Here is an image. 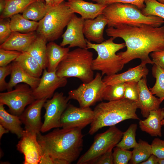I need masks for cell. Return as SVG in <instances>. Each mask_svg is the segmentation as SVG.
I'll use <instances>...</instances> for the list:
<instances>
[{"instance_id":"52","label":"cell","mask_w":164,"mask_h":164,"mask_svg":"<svg viewBox=\"0 0 164 164\" xmlns=\"http://www.w3.org/2000/svg\"><path fill=\"white\" fill-rule=\"evenodd\" d=\"M159 164H164V159H159Z\"/></svg>"},{"instance_id":"41","label":"cell","mask_w":164,"mask_h":164,"mask_svg":"<svg viewBox=\"0 0 164 164\" xmlns=\"http://www.w3.org/2000/svg\"><path fill=\"white\" fill-rule=\"evenodd\" d=\"M12 63L4 67H0V91L7 90L8 83L5 81L6 77L10 74L12 71Z\"/></svg>"},{"instance_id":"47","label":"cell","mask_w":164,"mask_h":164,"mask_svg":"<svg viewBox=\"0 0 164 164\" xmlns=\"http://www.w3.org/2000/svg\"><path fill=\"white\" fill-rule=\"evenodd\" d=\"M9 131L6 129L2 125L0 124V139L2 138L3 135L8 133Z\"/></svg>"},{"instance_id":"11","label":"cell","mask_w":164,"mask_h":164,"mask_svg":"<svg viewBox=\"0 0 164 164\" xmlns=\"http://www.w3.org/2000/svg\"><path fill=\"white\" fill-rule=\"evenodd\" d=\"M69 100L62 92L54 93L52 98L46 100L43 106L45 113L41 132L44 133L53 128H60L61 118Z\"/></svg>"},{"instance_id":"37","label":"cell","mask_w":164,"mask_h":164,"mask_svg":"<svg viewBox=\"0 0 164 164\" xmlns=\"http://www.w3.org/2000/svg\"><path fill=\"white\" fill-rule=\"evenodd\" d=\"M138 82L132 81L125 83L124 98L136 102L137 101Z\"/></svg>"},{"instance_id":"7","label":"cell","mask_w":164,"mask_h":164,"mask_svg":"<svg viewBox=\"0 0 164 164\" xmlns=\"http://www.w3.org/2000/svg\"><path fill=\"white\" fill-rule=\"evenodd\" d=\"M73 14L65 2L49 8L45 16L38 22L37 34L47 41L57 39Z\"/></svg>"},{"instance_id":"16","label":"cell","mask_w":164,"mask_h":164,"mask_svg":"<svg viewBox=\"0 0 164 164\" xmlns=\"http://www.w3.org/2000/svg\"><path fill=\"white\" fill-rule=\"evenodd\" d=\"M47 99L35 100L25 109L19 116L25 130L38 134L41 132L43 123L41 121V111Z\"/></svg>"},{"instance_id":"8","label":"cell","mask_w":164,"mask_h":164,"mask_svg":"<svg viewBox=\"0 0 164 164\" xmlns=\"http://www.w3.org/2000/svg\"><path fill=\"white\" fill-rule=\"evenodd\" d=\"M123 133L113 125L95 136L92 145L78 160L77 164H94L102 155L112 150L121 139Z\"/></svg>"},{"instance_id":"33","label":"cell","mask_w":164,"mask_h":164,"mask_svg":"<svg viewBox=\"0 0 164 164\" xmlns=\"http://www.w3.org/2000/svg\"><path fill=\"white\" fill-rule=\"evenodd\" d=\"M137 125L132 124L127 129L123 132L122 138L116 146L125 150L134 148L136 146L138 143L136 140V133Z\"/></svg>"},{"instance_id":"36","label":"cell","mask_w":164,"mask_h":164,"mask_svg":"<svg viewBox=\"0 0 164 164\" xmlns=\"http://www.w3.org/2000/svg\"><path fill=\"white\" fill-rule=\"evenodd\" d=\"M132 151L120 148L117 146L113 152L114 164H127L132 156Z\"/></svg>"},{"instance_id":"27","label":"cell","mask_w":164,"mask_h":164,"mask_svg":"<svg viewBox=\"0 0 164 164\" xmlns=\"http://www.w3.org/2000/svg\"><path fill=\"white\" fill-rule=\"evenodd\" d=\"M10 26L12 32L27 33L36 30L39 22L28 19L19 14L10 17Z\"/></svg>"},{"instance_id":"6","label":"cell","mask_w":164,"mask_h":164,"mask_svg":"<svg viewBox=\"0 0 164 164\" xmlns=\"http://www.w3.org/2000/svg\"><path fill=\"white\" fill-rule=\"evenodd\" d=\"M112 37L100 43H93L86 39L87 48L94 50L97 57L93 59L91 67L93 70L100 71L103 76L116 74L121 70L125 64L121 56L116 53L125 46V43H117Z\"/></svg>"},{"instance_id":"49","label":"cell","mask_w":164,"mask_h":164,"mask_svg":"<svg viewBox=\"0 0 164 164\" xmlns=\"http://www.w3.org/2000/svg\"><path fill=\"white\" fill-rule=\"evenodd\" d=\"M45 3L48 8H50L54 6L53 0H44Z\"/></svg>"},{"instance_id":"32","label":"cell","mask_w":164,"mask_h":164,"mask_svg":"<svg viewBox=\"0 0 164 164\" xmlns=\"http://www.w3.org/2000/svg\"><path fill=\"white\" fill-rule=\"evenodd\" d=\"M152 71L156 81L154 86L149 89L153 95H155L162 102L164 100V70L154 64Z\"/></svg>"},{"instance_id":"40","label":"cell","mask_w":164,"mask_h":164,"mask_svg":"<svg viewBox=\"0 0 164 164\" xmlns=\"http://www.w3.org/2000/svg\"><path fill=\"white\" fill-rule=\"evenodd\" d=\"M152 154L159 159H164V140L155 138L151 144Z\"/></svg>"},{"instance_id":"9","label":"cell","mask_w":164,"mask_h":164,"mask_svg":"<svg viewBox=\"0 0 164 164\" xmlns=\"http://www.w3.org/2000/svg\"><path fill=\"white\" fill-rule=\"evenodd\" d=\"M106 86L102 75L97 73L91 81L83 83L77 88L70 91L67 97L69 100L77 101L80 107H90L103 100V93Z\"/></svg>"},{"instance_id":"24","label":"cell","mask_w":164,"mask_h":164,"mask_svg":"<svg viewBox=\"0 0 164 164\" xmlns=\"http://www.w3.org/2000/svg\"><path fill=\"white\" fill-rule=\"evenodd\" d=\"M69 48L68 47L62 46L53 41L48 43L46 50L47 70L48 72L56 70L60 63L70 51Z\"/></svg>"},{"instance_id":"10","label":"cell","mask_w":164,"mask_h":164,"mask_svg":"<svg viewBox=\"0 0 164 164\" xmlns=\"http://www.w3.org/2000/svg\"><path fill=\"white\" fill-rule=\"evenodd\" d=\"M14 90L0 93V104L7 105L12 114L19 116L26 107L35 100L33 90L28 85L18 84Z\"/></svg>"},{"instance_id":"44","label":"cell","mask_w":164,"mask_h":164,"mask_svg":"<svg viewBox=\"0 0 164 164\" xmlns=\"http://www.w3.org/2000/svg\"><path fill=\"white\" fill-rule=\"evenodd\" d=\"M112 150H110L102 155L96 160L94 164H114Z\"/></svg>"},{"instance_id":"38","label":"cell","mask_w":164,"mask_h":164,"mask_svg":"<svg viewBox=\"0 0 164 164\" xmlns=\"http://www.w3.org/2000/svg\"><path fill=\"white\" fill-rule=\"evenodd\" d=\"M21 52L0 49V67L6 66L14 61Z\"/></svg>"},{"instance_id":"34","label":"cell","mask_w":164,"mask_h":164,"mask_svg":"<svg viewBox=\"0 0 164 164\" xmlns=\"http://www.w3.org/2000/svg\"><path fill=\"white\" fill-rule=\"evenodd\" d=\"M125 83L106 86L103 93V100L108 101L124 98Z\"/></svg>"},{"instance_id":"19","label":"cell","mask_w":164,"mask_h":164,"mask_svg":"<svg viewBox=\"0 0 164 164\" xmlns=\"http://www.w3.org/2000/svg\"><path fill=\"white\" fill-rule=\"evenodd\" d=\"M65 2L73 13L80 14L85 20L94 19L102 14L103 10L108 5L94 3L83 0H69Z\"/></svg>"},{"instance_id":"3","label":"cell","mask_w":164,"mask_h":164,"mask_svg":"<svg viewBox=\"0 0 164 164\" xmlns=\"http://www.w3.org/2000/svg\"><path fill=\"white\" fill-rule=\"evenodd\" d=\"M137 102L125 98L102 102L94 108V118L88 133L93 135L103 127L115 125L129 119L139 120L136 114Z\"/></svg>"},{"instance_id":"55","label":"cell","mask_w":164,"mask_h":164,"mask_svg":"<svg viewBox=\"0 0 164 164\" xmlns=\"http://www.w3.org/2000/svg\"><path fill=\"white\" fill-rule=\"evenodd\" d=\"M36 1L38 2H43L45 3V2L44 0H36Z\"/></svg>"},{"instance_id":"13","label":"cell","mask_w":164,"mask_h":164,"mask_svg":"<svg viewBox=\"0 0 164 164\" xmlns=\"http://www.w3.org/2000/svg\"><path fill=\"white\" fill-rule=\"evenodd\" d=\"M67 83V78L58 76L56 70L48 72L44 69L38 85L33 90L35 99L51 98L57 89L65 87Z\"/></svg>"},{"instance_id":"39","label":"cell","mask_w":164,"mask_h":164,"mask_svg":"<svg viewBox=\"0 0 164 164\" xmlns=\"http://www.w3.org/2000/svg\"><path fill=\"white\" fill-rule=\"evenodd\" d=\"M12 32L10 26V19L9 18H0V45L4 43L7 39Z\"/></svg>"},{"instance_id":"43","label":"cell","mask_w":164,"mask_h":164,"mask_svg":"<svg viewBox=\"0 0 164 164\" xmlns=\"http://www.w3.org/2000/svg\"><path fill=\"white\" fill-rule=\"evenodd\" d=\"M145 0H106L105 4L107 5L114 3L129 4L137 6L142 10L145 6L144 4Z\"/></svg>"},{"instance_id":"20","label":"cell","mask_w":164,"mask_h":164,"mask_svg":"<svg viewBox=\"0 0 164 164\" xmlns=\"http://www.w3.org/2000/svg\"><path fill=\"white\" fill-rule=\"evenodd\" d=\"M37 36L34 32L27 33L12 32L7 39L0 45V49L26 52Z\"/></svg>"},{"instance_id":"1","label":"cell","mask_w":164,"mask_h":164,"mask_svg":"<svg viewBox=\"0 0 164 164\" xmlns=\"http://www.w3.org/2000/svg\"><path fill=\"white\" fill-rule=\"evenodd\" d=\"M108 36L123 39L127 47L124 52L117 53L125 64L133 60L139 59L141 63H153L149 55L164 49V25L154 27L147 25L133 26L122 24L110 27L105 30Z\"/></svg>"},{"instance_id":"28","label":"cell","mask_w":164,"mask_h":164,"mask_svg":"<svg viewBox=\"0 0 164 164\" xmlns=\"http://www.w3.org/2000/svg\"><path fill=\"white\" fill-rule=\"evenodd\" d=\"M18 63L22 67L31 75L40 77L43 69L37 60L27 52L21 53L14 61Z\"/></svg>"},{"instance_id":"18","label":"cell","mask_w":164,"mask_h":164,"mask_svg":"<svg viewBox=\"0 0 164 164\" xmlns=\"http://www.w3.org/2000/svg\"><path fill=\"white\" fill-rule=\"evenodd\" d=\"M148 73L146 64L141 63L123 73L106 76L102 80L106 86L132 81L138 82L142 78H146Z\"/></svg>"},{"instance_id":"50","label":"cell","mask_w":164,"mask_h":164,"mask_svg":"<svg viewBox=\"0 0 164 164\" xmlns=\"http://www.w3.org/2000/svg\"><path fill=\"white\" fill-rule=\"evenodd\" d=\"M65 0H67L68 1L69 0H53L54 6L59 5L63 2Z\"/></svg>"},{"instance_id":"22","label":"cell","mask_w":164,"mask_h":164,"mask_svg":"<svg viewBox=\"0 0 164 164\" xmlns=\"http://www.w3.org/2000/svg\"><path fill=\"white\" fill-rule=\"evenodd\" d=\"M11 63L12 71L10 80L8 83L7 91L12 90L13 87L20 83L29 85L32 90L37 87L40 81V77L31 75L16 61H13Z\"/></svg>"},{"instance_id":"53","label":"cell","mask_w":164,"mask_h":164,"mask_svg":"<svg viewBox=\"0 0 164 164\" xmlns=\"http://www.w3.org/2000/svg\"><path fill=\"white\" fill-rule=\"evenodd\" d=\"M158 2L162 4H164V0H156Z\"/></svg>"},{"instance_id":"25","label":"cell","mask_w":164,"mask_h":164,"mask_svg":"<svg viewBox=\"0 0 164 164\" xmlns=\"http://www.w3.org/2000/svg\"><path fill=\"white\" fill-rule=\"evenodd\" d=\"M3 104H0V124L18 138H21L24 130L21 127L22 123L19 117L10 114L5 109Z\"/></svg>"},{"instance_id":"51","label":"cell","mask_w":164,"mask_h":164,"mask_svg":"<svg viewBox=\"0 0 164 164\" xmlns=\"http://www.w3.org/2000/svg\"><path fill=\"white\" fill-rule=\"evenodd\" d=\"M96 2L99 4H105V2L106 0H91Z\"/></svg>"},{"instance_id":"2","label":"cell","mask_w":164,"mask_h":164,"mask_svg":"<svg viewBox=\"0 0 164 164\" xmlns=\"http://www.w3.org/2000/svg\"><path fill=\"white\" fill-rule=\"evenodd\" d=\"M83 136L82 129L77 128H58L45 135L37 134L44 153L68 164L79 158L83 149Z\"/></svg>"},{"instance_id":"17","label":"cell","mask_w":164,"mask_h":164,"mask_svg":"<svg viewBox=\"0 0 164 164\" xmlns=\"http://www.w3.org/2000/svg\"><path fill=\"white\" fill-rule=\"evenodd\" d=\"M138 108L140 109L143 117L146 118L151 111L159 108L162 102L159 98L154 96L148 88L146 78H143L138 81Z\"/></svg>"},{"instance_id":"26","label":"cell","mask_w":164,"mask_h":164,"mask_svg":"<svg viewBox=\"0 0 164 164\" xmlns=\"http://www.w3.org/2000/svg\"><path fill=\"white\" fill-rule=\"evenodd\" d=\"M47 42L38 35L26 51L37 60L43 70L46 69L47 66Z\"/></svg>"},{"instance_id":"29","label":"cell","mask_w":164,"mask_h":164,"mask_svg":"<svg viewBox=\"0 0 164 164\" xmlns=\"http://www.w3.org/2000/svg\"><path fill=\"white\" fill-rule=\"evenodd\" d=\"M36 0H7L5 7L0 15V18H10L22 12L31 4Z\"/></svg>"},{"instance_id":"4","label":"cell","mask_w":164,"mask_h":164,"mask_svg":"<svg viewBox=\"0 0 164 164\" xmlns=\"http://www.w3.org/2000/svg\"><path fill=\"white\" fill-rule=\"evenodd\" d=\"M102 14L108 21V28L122 24L133 26L147 25L158 27L164 23V19L154 15L146 16L138 8L132 4L114 3L108 5Z\"/></svg>"},{"instance_id":"14","label":"cell","mask_w":164,"mask_h":164,"mask_svg":"<svg viewBox=\"0 0 164 164\" xmlns=\"http://www.w3.org/2000/svg\"><path fill=\"white\" fill-rule=\"evenodd\" d=\"M16 145L17 149L24 157V164H39L44 152L38 142L37 134L24 130Z\"/></svg>"},{"instance_id":"21","label":"cell","mask_w":164,"mask_h":164,"mask_svg":"<svg viewBox=\"0 0 164 164\" xmlns=\"http://www.w3.org/2000/svg\"><path fill=\"white\" fill-rule=\"evenodd\" d=\"M107 24V20L102 14L94 19H86L83 27L84 35L90 42L101 43L104 41V31Z\"/></svg>"},{"instance_id":"23","label":"cell","mask_w":164,"mask_h":164,"mask_svg":"<svg viewBox=\"0 0 164 164\" xmlns=\"http://www.w3.org/2000/svg\"><path fill=\"white\" fill-rule=\"evenodd\" d=\"M164 118V109L151 111L148 116L144 120H140L139 126L141 130L151 136L161 137V121Z\"/></svg>"},{"instance_id":"30","label":"cell","mask_w":164,"mask_h":164,"mask_svg":"<svg viewBox=\"0 0 164 164\" xmlns=\"http://www.w3.org/2000/svg\"><path fill=\"white\" fill-rule=\"evenodd\" d=\"M49 9L45 2L36 1L28 7L22 12V15L28 19L39 21L45 16Z\"/></svg>"},{"instance_id":"31","label":"cell","mask_w":164,"mask_h":164,"mask_svg":"<svg viewBox=\"0 0 164 164\" xmlns=\"http://www.w3.org/2000/svg\"><path fill=\"white\" fill-rule=\"evenodd\" d=\"M152 154L151 145L140 139L137 145L133 148L129 163L140 164L147 160Z\"/></svg>"},{"instance_id":"48","label":"cell","mask_w":164,"mask_h":164,"mask_svg":"<svg viewBox=\"0 0 164 164\" xmlns=\"http://www.w3.org/2000/svg\"><path fill=\"white\" fill-rule=\"evenodd\" d=\"M7 0H0V12L1 14L6 6Z\"/></svg>"},{"instance_id":"42","label":"cell","mask_w":164,"mask_h":164,"mask_svg":"<svg viewBox=\"0 0 164 164\" xmlns=\"http://www.w3.org/2000/svg\"><path fill=\"white\" fill-rule=\"evenodd\" d=\"M153 64H155L164 70V49L153 52L150 54Z\"/></svg>"},{"instance_id":"35","label":"cell","mask_w":164,"mask_h":164,"mask_svg":"<svg viewBox=\"0 0 164 164\" xmlns=\"http://www.w3.org/2000/svg\"><path fill=\"white\" fill-rule=\"evenodd\" d=\"M145 6L141 10L145 15H154L164 19V4L156 0H145Z\"/></svg>"},{"instance_id":"15","label":"cell","mask_w":164,"mask_h":164,"mask_svg":"<svg viewBox=\"0 0 164 164\" xmlns=\"http://www.w3.org/2000/svg\"><path fill=\"white\" fill-rule=\"evenodd\" d=\"M85 19L73 14L67 26V29L62 36L60 45L64 47L69 45V48L78 47L87 48L86 39L84 38L83 27Z\"/></svg>"},{"instance_id":"45","label":"cell","mask_w":164,"mask_h":164,"mask_svg":"<svg viewBox=\"0 0 164 164\" xmlns=\"http://www.w3.org/2000/svg\"><path fill=\"white\" fill-rule=\"evenodd\" d=\"M42 164H68L67 162L63 160L55 159L49 155L43 153L39 162Z\"/></svg>"},{"instance_id":"12","label":"cell","mask_w":164,"mask_h":164,"mask_svg":"<svg viewBox=\"0 0 164 164\" xmlns=\"http://www.w3.org/2000/svg\"><path fill=\"white\" fill-rule=\"evenodd\" d=\"M94 112L90 107L79 108L69 103L60 121V128L83 129L92 122Z\"/></svg>"},{"instance_id":"5","label":"cell","mask_w":164,"mask_h":164,"mask_svg":"<svg viewBox=\"0 0 164 164\" xmlns=\"http://www.w3.org/2000/svg\"><path fill=\"white\" fill-rule=\"evenodd\" d=\"M93 60L92 52L87 48H78L68 52L58 66L56 73L59 77H76L83 83L89 82L94 78Z\"/></svg>"},{"instance_id":"54","label":"cell","mask_w":164,"mask_h":164,"mask_svg":"<svg viewBox=\"0 0 164 164\" xmlns=\"http://www.w3.org/2000/svg\"><path fill=\"white\" fill-rule=\"evenodd\" d=\"M163 109H164V108H162ZM161 125H164V119H163L161 122Z\"/></svg>"},{"instance_id":"46","label":"cell","mask_w":164,"mask_h":164,"mask_svg":"<svg viewBox=\"0 0 164 164\" xmlns=\"http://www.w3.org/2000/svg\"><path fill=\"white\" fill-rule=\"evenodd\" d=\"M159 159L155 155L152 154L146 161L141 163L140 164H159Z\"/></svg>"}]
</instances>
